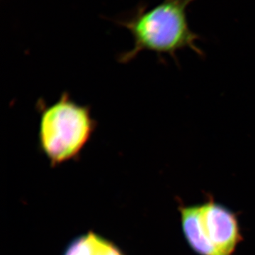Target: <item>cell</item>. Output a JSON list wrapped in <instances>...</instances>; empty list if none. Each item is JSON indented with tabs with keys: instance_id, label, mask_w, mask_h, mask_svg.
Here are the masks:
<instances>
[{
	"instance_id": "1",
	"label": "cell",
	"mask_w": 255,
	"mask_h": 255,
	"mask_svg": "<svg viewBox=\"0 0 255 255\" xmlns=\"http://www.w3.org/2000/svg\"><path fill=\"white\" fill-rule=\"evenodd\" d=\"M194 0H163L152 9L142 8L133 17L122 23L131 33L133 46L119 57L120 63L131 61L143 51L155 53L159 58H175L180 50L190 49L199 55L200 37L191 30L187 9Z\"/></svg>"
},
{
	"instance_id": "4",
	"label": "cell",
	"mask_w": 255,
	"mask_h": 255,
	"mask_svg": "<svg viewBox=\"0 0 255 255\" xmlns=\"http://www.w3.org/2000/svg\"><path fill=\"white\" fill-rule=\"evenodd\" d=\"M63 255H125L109 240L97 233L81 235L69 244Z\"/></svg>"
},
{
	"instance_id": "3",
	"label": "cell",
	"mask_w": 255,
	"mask_h": 255,
	"mask_svg": "<svg viewBox=\"0 0 255 255\" xmlns=\"http://www.w3.org/2000/svg\"><path fill=\"white\" fill-rule=\"evenodd\" d=\"M183 233L199 255H233L243 237L237 216L209 199L201 204L180 206Z\"/></svg>"
},
{
	"instance_id": "2",
	"label": "cell",
	"mask_w": 255,
	"mask_h": 255,
	"mask_svg": "<svg viewBox=\"0 0 255 255\" xmlns=\"http://www.w3.org/2000/svg\"><path fill=\"white\" fill-rule=\"evenodd\" d=\"M38 108V146L52 167L79 158L97 127L90 107L64 92L50 105L40 101Z\"/></svg>"
}]
</instances>
